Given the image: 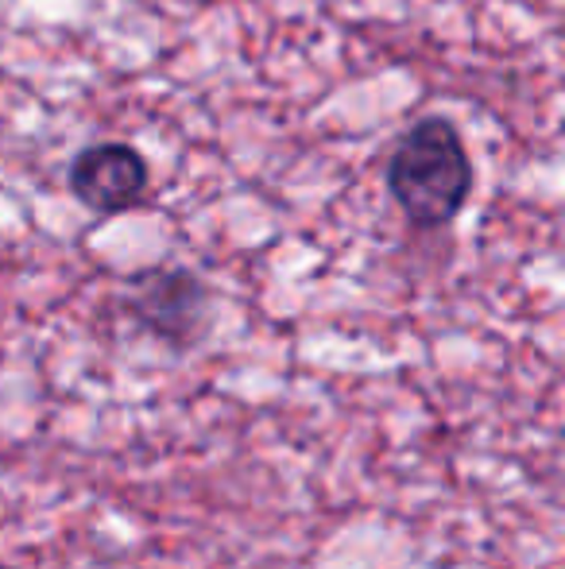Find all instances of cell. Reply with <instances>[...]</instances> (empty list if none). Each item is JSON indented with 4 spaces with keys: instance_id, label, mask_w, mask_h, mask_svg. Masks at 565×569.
<instances>
[{
    "instance_id": "3957f363",
    "label": "cell",
    "mask_w": 565,
    "mask_h": 569,
    "mask_svg": "<svg viewBox=\"0 0 565 569\" xmlns=\"http://www.w3.org/2000/svg\"><path fill=\"white\" fill-rule=\"evenodd\" d=\"M70 190L98 213H124L148 190V163L129 143H93L70 163Z\"/></svg>"
},
{
    "instance_id": "6da1fadb",
    "label": "cell",
    "mask_w": 565,
    "mask_h": 569,
    "mask_svg": "<svg viewBox=\"0 0 565 569\" xmlns=\"http://www.w3.org/2000/svg\"><path fill=\"white\" fill-rule=\"evenodd\" d=\"M387 190L418 229H437L473 194V159L450 120L415 124L387 163Z\"/></svg>"
},
{
    "instance_id": "7a4b0ae2",
    "label": "cell",
    "mask_w": 565,
    "mask_h": 569,
    "mask_svg": "<svg viewBox=\"0 0 565 569\" xmlns=\"http://www.w3.org/2000/svg\"><path fill=\"white\" fill-rule=\"evenodd\" d=\"M132 315L155 338L190 345L205 322V287L198 276L179 268H155L132 283Z\"/></svg>"
}]
</instances>
